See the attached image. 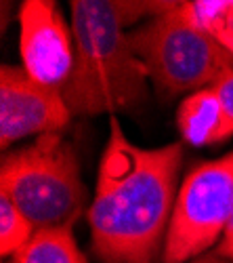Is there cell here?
Segmentation results:
<instances>
[{
    "label": "cell",
    "instance_id": "10",
    "mask_svg": "<svg viewBox=\"0 0 233 263\" xmlns=\"http://www.w3.org/2000/svg\"><path fill=\"white\" fill-rule=\"evenodd\" d=\"M187 19L233 55V0H194L181 3Z\"/></svg>",
    "mask_w": 233,
    "mask_h": 263
},
{
    "label": "cell",
    "instance_id": "8",
    "mask_svg": "<svg viewBox=\"0 0 233 263\" xmlns=\"http://www.w3.org/2000/svg\"><path fill=\"white\" fill-rule=\"evenodd\" d=\"M177 122L183 139L194 145H215L233 137V70L208 89L187 95Z\"/></svg>",
    "mask_w": 233,
    "mask_h": 263
},
{
    "label": "cell",
    "instance_id": "9",
    "mask_svg": "<svg viewBox=\"0 0 233 263\" xmlns=\"http://www.w3.org/2000/svg\"><path fill=\"white\" fill-rule=\"evenodd\" d=\"M15 263H89L78 249L74 226H59L36 230Z\"/></svg>",
    "mask_w": 233,
    "mask_h": 263
},
{
    "label": "cell",
    "instance_id": "4",
    "mask_svg": "<svg viewBox=\"0 0 233 263\" xmlns=\"http://www.w3.org/2000/svg\"><path fill=\"white\" fill-rule=\"evenodd\" d=\"M129 40L150 80L168 97L194 95L233 70V55L192 24L181 3L129 32Z\"/></svg>",
    "mask_w": 233,
    "mask_h": 263
},
{
    "label": "cell",
    "instance_id": "13",
    "mask_svg": "<svg viewBox=\"0 0 233 263\" xmlns=\"http://www.w3.org/2000/svg\"><path fill=\"white\" fill-rule=\"evenodd\" d=\"M192 263H233V261H229V259H223V257H219L217 253H210V255H202V257L194 259Z\"/></svg>",
    "mask_w": 233,
    "mask_h": 263
},
{
    "label": "cell",
    "instance_id": "2",
    "mask_svg": "<svg viewBox=\"0 0 233 263\" xmlns=\"http://www.w3.org/2000/svg\"><path fill=\"white\" fill-rule=\"evenodd\" d=\"M74 68L61 86L72 116L133 112L147 95V70L135 55L129 28L166 11L171 3L74 0Z\"/></svg>",
    "mask_w": 233,
    "mask_h": 263
},
{
    "label": "cell",
    "instance_id": "1",
    "mask_svg": "<svg viewBox=\"0 0 233 263\" xmlns=\"http://www.w3.org/2000/svg\"><path fill=\"white\" fill-rule=\"evenodd\" d=\"M181 143L141 147L116 116L103 149L93 204L91 247L101 263H154L164 251L177 204Z\"/></svg>",
    "mask_w": 233,
    "mask_h": 263
},
{
    "label": "cell",
    "instance_id": "5",
    "mask_svg": "<svg viewBox=\"0 0 233 263\" xmlns=\"http://www.w3.org/2000/svg\"><path fill=\"white\" fill-rule=\"evenodd\" d=\"M233 217V152L198 164L179 187L162 263H192L219 245Z\"/></svg>",
    "mask_w": 233,
    "mask_h": 263
},
{
    "label": "cell",
    "instance_id": "7",
    "mask_svg": "<svg viewBox=\"0 0 233 263\" xmlns=\"http://www.w3.org/2000/svg\"><path fill=\"white\" fill-rule=\"evenodd\" d=\"M19 51L30 78L61 89L74 68V34L53 0H26L19 9Z\"/></svg>",
    "mask_w": 233,
    "mask_h": 263
},
{
    "label": "cell",
    "instance_id": "6",
    "mask_svg": "<svg viewBox=\"0 0 233 263\" xmlns=\"http://www.w3.org/2000/svg\"><path fill=\"white\" fill-rule=\"evenodd\" d=\"M72 112L61 89L30 78L24 68L3 65L0 70V145L30 135H49L66 128Z\"/></svg>",
    "mask_w": 233,
    "mask_h": 263
},
{
    "label": "cell",
    "instance_id": "11",
    "mask_svg": "<svg viewBox=\"0 0 233 263\" xmlns=\"http://www.w3.org/2000/svg\"><path fill=\"white\" fill-rule=\"evenodd\" d=\"M36 228L7 196L0 194V255L17 257L32 240Z\"/></svg>",
    "mask_w": 233,
    "mask_h": 263
},
{
    "label": "cell",
    "instance_id": "12",
    "mask_svg": "<svg viewBox=\"0 0 233 263\" xmlns=\"http://www.w3.org/2000/svg\"><path fill=\"white\" fill-rule=\"evenodd\" d=\"M215 253H217L219 257H223V259L233 261V217H231V221H229V226H227L223 238L219 240Z\"/></svg>",
    "mask_w": 233,
    "mask_h": 263
},
{
    "label": "cell",
    "instance_id": "3",
    "mask_svg": "<svg viewBox=\"0 0 233 263\" xmlns=\"http://www.w3.org/2000/svg\"><path fill=\"white\" fill-rule=\"evenodd\" d=\"M0 190L36 230L74 226L89 200L76 152L59 133L5 154Z\"/></svg>",
    "mask_w": 233,
    "mask_h": 263
}]
</instances>
